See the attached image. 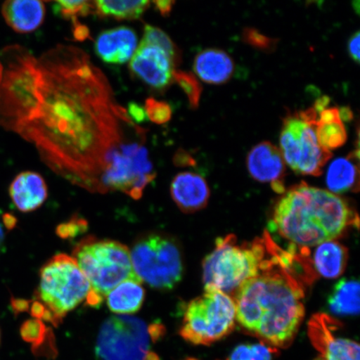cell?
<instances>
[{
  "label": "cell",
  "instance_id": "obj_12",
  "mask_svg": "<svg viewBox=\"0 0 360 360\" xmlns=\"http://www.w3.org/2000/svg\"><path fill=\"white\" fill-rule=\"evenodd\" d=\"M175 65L164 49L141 43L129 63L135 77L155 89H165L173 81Z\"/></svg>",
  "mask_w": 360,
  "mask_h": 360
},
{
  "label": "cell",
  "instance_id": "obj_6",
  "mask_svg": "<svg viewBox=\"0 0 360 360\" xmlns=\"http://www.w3.org/2000/svg\"><path fill=\"white\" fill-rule=\"evenodd\" d=\"M318 112L313 107L290 112L283 120L281 148L285 164L296 174L319 176L332 158L316 136Z\"/></svg>",
  "mask_w": 360,
  "mask_h": 360
},
{
  "label": "cell",
  "instance_id": "obj_27",
  "mask_svg": "<svg viewBox=\"0 0 360 360\" xmlns=\"http://www.w3.org/2000/svg\"><path fill=\"white\" fill-rule=\"evenodd\" d=\"M173 80L179 84V86L186 94L192 109H197L200 105L202 89L196 76L190 73V72L174 70Z\"/></svg>",
  "mask_w": 360,
  "mask_h": 360
},
{
  "label": "cell",
  "instance_id": "obj_41",
  "mask_svg": "<svg viewBox=\"0 0 360 360\" xmlns=\"http://www.w3.org/2000/svg\"><path fill=\"white\" fill-rule=\"evenodd\" d=\"M2 219L4 226H6L8 231H11V229L16 227L18 219L15 215L11 213H6L3 214Z\"/></svg>",
  "mask_w": 360,
  "mask_h": 360
},
{
  "label": "cell",
  "instance_id": "obj_14",
  "mask_svg": "<svg viewBox=\"0 0 360 360\" xmlns=\"http://www.w3.org/2000/svg\"><path fill=\"white\" fill-rule=\"evenodd\" d=\"M138 38L132 29L121 26L103 31L94 43V51L107 64L121 65L131 60Z\"/></svg>",
  "mask_w": 360,
  "mask_h": 360
},
{
  "label": "cell",
  "instance_id": "obj_31",
  "mask_svg": "<svg viewBox=\"0 0 360 360\" xmlns=\"http://www.w3.org/2000/svg\"><path fill=\"white\" fill-rule=\"evenodd\" d=\"M242 39L243 41L250 46L265 52L274 51L278 43L277 39L269 38L254 28H245L243 30Z\"/></svg>",
  "mask_w": 360,
  "mask_h": 360
},
{
  "label": "cell",
  "instance_id": "obj_4",
  "mask_svg": "<svg viewBox=\"0 0 360 360\" xmlns=\"http://www.w3.org/2000/svg\"><path fill=\"white\" fill-rule=\"evenodd\" d=\"M267 253L266 233L241 245L233 235L218 238L214 250L202 261L205 290L236 292L243 283L257 276Z\"/></svg>",
  "mask_w": 360,
  "mask_h": 360
},
{
  "label": "cell",
  "instance_id": "obj_9",
  "mask_svg": "<svg viewBox=\"0 0 360 360\" xmlns=\"http://www.w3.org/2000/svg\"><path fill=\"white\" fill-rule=\"evenodd\" d=\"M91 291L89 283L71 256L60 254L40 269L36 298L62 321L67 313L83 302Z\"/></svg>",
  "mask_w": 360,
  "mask_h": 360
},
{
  "label": "cell",
  "instance_id": "obj_19",
  "mask_svg": "<svg viewBox=\"0 0 360 360\" xmlns=\"http://www.w3.org/2000/svg\"><path fill=\"white\" fill-rule=\"evenodd\" d=\"M314 272L327 278H336L344 273L348 262V250L337 241L319 245L311 257Z\"/></svg>",
  "mask_w": 360,
  "mask_h": 360
},
{
  "label": "cell",
  "instance_id": "obj_44",
  "mask_svg": "<svg viewBox=\"0 0 360 360\" xmlns=\"http://www.w3.org/2000/svg\"><path fill=\"white\" fill-rule=\"evenodd\" d=\"M4 240V232L1 227V224H0V244H1V242Z\"/></svg>",
  "mask_w": 360,
  "mask_h": 360
},
{
  "label": "cell",
  "instance_id": "obj_2",
  "mask_svg": "<svg viewBox=\"0 0 360 360\" xmlns=\"http://www.w3.org/2000/svg\"><path fill=\"white\" fill-rule=\"evenodd\" d=\"M268 253L257 276L236 292V321L248 334L274 348L294 340L304 317V285L294 272L292 256L269 235Z\"/></svg>",
  "mask_w": 360,
  "mask_h": 360
},
{
  "label": "cell",
  "instance_id": "obj_23",
  "mask_svg": "<svg viewBox=\"0 0 360 360\" xmlns=\"http://www.w3.org/2000/svg\"><path fill=\"white\" fill-rule=\"evenodd\" d=\"M328 306L332 313L347 316L359 313V283L355 280H342L336 283Z\"/></svg>",
  "mask_w": 360,
  "mask_h": 360
},
{
  "label": "cell",
  "instance_id": "obj_34",
  "mask_svg": "<svg viewBox=\"0 0 360 360\" xmlns=\"http://www.w3.org/2000/svg\"><path fill=\"white\" fill-rule=\"evenodd\" d=\"M359 31L354 33L349 39L348 52L349 55L357 64L359 63Z\"/></svg>",
  "mask_w": 360,
  "mask_h": 360
},
{
  "label": "cell",
  "instance_id": "obj_16",
  "mask_svg": "<svg viewBox=\"0 0 360 360\" xmlns=\"http://www.w3.org/2000/svg\"><path fill=\"white\" fill-rule=\"evenodd\" d=\"M10 195L13 204L21 212H32L46 200L48 188L41 175L26 171L17 175L13 180Z\"/></svg>",
  "mask_w": 360,
  "mask_h": 360
},
{
  "label": "cell",
  "instance_id": "obj_42",
  "mask_svg": "<svg viewBox=\"0 0 360 360\" xmlns=\"http://www.w3.org/2000/svg\"><path fill=\"white\" fill-rule=\"evenodd\" d=\"M340 115L342 121H349L353 119L352 112L349 108H342L340 109Z\"/></svg>",
  "mask_w": 360,
  "mask_h": 360
},
{
  "label": "cell",
  "instance_id": "obj_1",
  "mask_svg": "<svg viewBox=\"0 0 360 360\" xmlns=\"http://www.w3.org/2000/svg\"><path fill=\"white\" fill-rule=\"evenodd\" d=\"M0 125L36 148L45 165L92 193L119 191L131 181L138 156L129 146L146 130L116 102L102 70L83 49L58 44L36 58L4 49Z\"/></svg>",
  "mask_w": 360,
  "mask_h": 360
},
{
  "label": "cell",
  "instance_id": "obj_15",
  "mask_svg": "<svg viewBox=\"0 0 360 360\" xmlns=\"http://www.w3.org/2000/svg\"><path fill=\"white\" fill-rule=\"evenodd\" d=\"M171 195L184 213H195L208 204L210 191L201 175L192 172L179 173L173 179Z\"/></svg>",
  "mask_w": 360,
  "mask_h": 360
},
{
  "label": "cell",
  "instance_id": "obj_24",
  "mask_svg": "<svg viewBox=\"0 0 360 360\" xmlns=\"http://www.w3.org/2000/svg\"><path fill=\"white\" fill-rule=\"evenodd\" d=\"M151 2L115 1V0H98L94 1L96 13L100 17H112L117 20H135L141 19Z\"/></svg>",
  "mask_w": 360,
  "mask_h": 360
},
{
  "label": "cell",
  "instance_id": "obj_7",
  "mask_svg": "<svg viewBox=\"0 0 360 360\" xmlns=\"http://www.w3.org/2000/svg\"><path fill=\"white\" fill-rule=\"evenodd\" d=\"M135 276L153 289L173 290L182 280V254L174 238L148 233L139 238L130 251Z\"/></svg>",
  "mask_w": 360,
  "mask_h": 360
},
{
  "label": "cell",
  "instance_id": "obj_21",
  "mask_svg": "<svg viewBox=\"0 0 360 360\" xmlns=\"http://www.w3.org/2000/svg\"><path fill=\"white\" fill-rule=\"evenodd\" d=\"M146 299V290L139 278L125 281L107 295L110 311L118 314H134L141 309Z\"/></svg>",
  "mask_w": 360,
  "mask_h": 360
},
{
  "label": "cell",
  "instance_id": "obj_25",
  "mask_svg": "<svg viewBox=\"0 0 360 360\" xmlns=\"http://www.w3.org/2000/svg\"><path fill=\"white\" fill-rule=\"evenodd\" d=\"M141 43L155 45V46L164 49L174 62L175 67H177L181 61L179 49L176 44L172 41V39L165 31L155 26L146 25Z\"/></svg>",
  "mask_w": 360,
  "mask_h": 360
},
{
  "label": "cell",
  "instance_id": "obj_20",
  "mask_svg": "<svg viewBox=\"0 0 360 360\" xmlns=\"http://www.w3.org/2000/svg\"><path fill=\"white\" fill-rule=\"evenodd\" d=\"M359 179V159L353 154L346 158H338L328 166L326 184L328 191L335 195L358 191Z\"/></svg>",
  "mask_w": 360,
  "mask_h": 360
},
{
  "label": "cell",
  "instance_id": "obj_26",
  "mask_svg": "<svg viewBox=\"0 0 360 360\" xmlns=\"http://www.w3.org/2000/svg\"><path fill=\"white\" fill-rule=\"evenodd\" d=\"M53 12L58 16L64 18L75 22H78V17L87 16L89 13H96L94 2L93 1H69V0H61L56 1L53 6Z\"/></svg>",
  "mask_w": 360,
  "mask_h": 360
},
{
  "label": "cell",
  "instance_id": "obj_5",
  "mask_svg": "<svg viewBox=\"0 0 360 360\" xmlns=\"http://www.w3.org/2000/svg\"><path fill=\"white\" fill-rule=\"evenodd\" d=\"M73 258L91 291L103 299L120 283L139 278L134 272L129 250L117 241L85 238L75 248Z\"/></svg>",
  "mask_w": 360,
  "mask_h": 360
},
{
  "label": "cell",
  "instance_id": "obj_32",
  "mask_svg": "<svg viewBox=\"0 0 360 360\" xmlns=\"http://www.w3.org/2000/svg\"><path fill=\"white\" fill-rule=\"evenodd\" d=\"M87 226L86 220L75 217L70 222L60 224L57 228L56 233L58 236L66 240V238H75L79 233L86 231Z\"/></svg>",
  "mask_w": 360,
  "mask_h": 360
},
{
  "label": "cell",
  "instance_id": "obj_13",
  "mask_svg": "<svg viewBox=\"0 0 360 360\" xmlns=\"http://www.w3.org/2000/svg\"><path fill=\"white\" fill-rule=\"evenodd\" d=\"M247 168L252 178L261 183H269L278 193L286 191V164L280 148L264 141L252 148L247 156Z\"/></svg>",
  "mask_w": 360,
  "mask_h": 360
},
{
  "label": "cell",
  "instance_id": "obj_40",
  "mask_svg": "<svg viewBox=\"0 0 360 360\" xmlns=\"http://www.w3.org/2000/svg\"><path fill=\"white\" fill-rule=\"evenodd\" d=\"M148 334H150V339L153 341L159 340L160 336L165 334V327L162 326L160 323H154L150 327H148Z\"/></svg>",
  "mask_w": 360,
  "mask_h": 360
},
{
  "label": "cell",
  "instance_id": "obj_28",
  "mask_svg": "<svg viewBox=\"0 0 360 360\" xmlns=\"http://www.w3.org/2000/svg\"><path fill=\"white\" fill-rule=\"evenodd\" d=\"M274 348L261 342L255 345L238 346L229 356V360H272Z\"/></svg>",
  "mask_w": 360,
  "mask_h": 360
},
{
  "label": "cell",
  "instance_id": "obj_11",
  "mask_svg": "<svg viewBox=\"0 0 360 360\" xmlns=\"http://www.w3.org/2000/svg\"><path fill=\"white\" fill-rule=\"evenodd\" d=\"M340 323L326 314L313 315L309 322V337L319 354L316 360H359V345L338 336Z\"/></svg>",
  "mask_w": 360,
  "mask_h": 360
},
{
  "label": "cell",
  "instance_id": "obj_45",
  "mask_svg": "<svg viewBox=\"0 0 360 360\" xmlns=\"http://www.w3.org/2000/svg\"><path fill=\"white\" fill-rule=\"evenodd\" d=\"M187 360H198V359H188Z\"/></svg>",
  "mask_w": 360,
  "mask_h": 360
},
{
  "label": "cell",
  "instance_id": "obj_30",
  "mask_svg": "<svg viewBox=\"0 0 360 360\" xmlns=\"http://www.w3.org/2000/svg\"><path fill=\"white\" fill-rule=\"evenodd\" d=\"M145 109L148 120L157 124L167 123L172 117V110L169 103L157 101L155 98H147Z\"/></svg>",
  "mask_w": 360,
  "mask_h": 360
},
{
  "label": "cell",
  "instance_id": "obj_10",
  "mask_svg": "<svg viewBox=\"0 0 360 360\" xmlns=\"http://www.w3.org/2000/svg\"><path fill=\"white\" fill-rule=\"evenodd\" d=\"M150 345L145 322L136 317L116 315L103 323L96 352L101 360H160L150 350Z\"/></svg>",
  "mask_w": 360,
  "mask_h": 360
},
{
  "label": "cell",
  "instance_id": "obj_17",
  "mask_svg": "<svg viewBox=\"0 0 360 360\" xmlns=\"http://www.w3.org/2000/svg\"><path fill=\"white\" fill-rule=\"evenodd\" d=\"M193 69L202 82L219 85L231 80L235 71V63L222 49H206L195 58Z\"/></svg>",
  "mask_w": 360,
  "mask_h": 360
},
{
  "label": "cell",
  "instance_id": "obj_33",
  "mask_svg": "<svg viewBox=\"0 0 360 360\" xmlns=\"http://www.w3.org/2000/svg\"><path fill=\"white\" fill-rule=\"evenodd\" d=\"M128 115L130 119L134 120L135 124L146 122L148 117L145 108L139 105V103L131 102L128 105Z\"/></svg>",
  "mask_w": 360,
  "mask_h": 360
},
{
  "label": "cell",
  "instance_id": "obj_35",
  "mask_svg": "<svg viewBox=\"0 0 360 360\" xmlns=\"http://www.w3.org/2000/svg\"><path fill=\"white\" fill-rule=\"evenodd\" d=\"M11 304L13 314L18 315L28 311L30 307L31 301L24 299H17L15 298V297H11Z\"/></svg>",
  "mask_w": 360,
  "mask_h": 360
},
{
  "label": "cell",
  "instance_id": "obj_8",
  "mask_svg": "<svg viewBox=\"0 0 360 360\" xmlns=\"http://www.w3.org/2000/svg\"><path fill=\"white\" fill-rule=\"evenodd\" d=\"M236 322L232 297L221 291L205 290L188 304L179 333L191 344L210 345L231 334Z\"/></svg>",
  "mask_w": 360,
  "mask_h": 360
},
{
  "label": "cell",
  "instance_id": "obj_36",
  "mask_svg": "<svg viewBox=\"0 0 360 360\" xmlns=\"http://www.w3.org/2000/svg\"><path fill=\"white\" fill-rule=\"evenodd\" d=\"M174 163L179 166H191L195 164L193 158L183 150H179L175 153Z\"/></svg>",
  "mask_w": 360,
  "mask_h": 360
},
{
  "label": "cell",
  "instance_id": "obj_18",
  "mask_svg": "<svg viewBox=\"0 0 360 360\" xmlns=\"http://www.w3.org/2000/svg\"><path fill=\"white\" fill-rule=\"evenodd\" d=\"M2 13L7 25L15 32L29 34L43 24L45 6L42 1L15 0L3 4Z\"/></svg>",
  "mask_w": 360,
  "mask_h": 360
},
{
  "label": "cell",
  "instance_id": "obj_37",
  "mask_svg": "<svg viewBox=\"0 0 360 360\" xmlns=\"http://www.w3.org/2000/svg\"><path fill=\"white\" fill-rule=\"evenodd\" d=\"M153 4H155V8L162 15L167 17L171 11H172L175 2L171 1V0H159V1H154Z\"/></svg>",
  "mask_w": 360,
  "mask_h": 360
},
{
  "label": "cell",
  "instance_id": "obj_39",
  "mask_svg": "<svg viewBox=\"0 0 360 360\" xmlns=\"http://www.w3.org/2000/svg\"><path fill=\"white\" fill-rule=\"evenodd\" d=\"M30 308L31 315H32L34 319H42L45 309H46L45 305L39 300L34 301Z\"/></svg>",
  "mask_w": 360,
  "mask_h": 360
},
{
  "label": "cell",
  "instance_id": "obj_3",
  "mask_svg": "<svg viewBox=\"0 0 360 360\" xmlns=\"http://www.w3.org/2000/svg\"><path fill=\"white\" fill-rule=\"evenodd\" d=\"M273 225L291 245L309 249L358 227L359 217L343 198L302 182L283 193L274 207Z\"/></svg>",
  "mask_w": 360,
  "mask_h": 360
},
{
  "label": "cell",
  "instance_id": "obj_22",
  "mask_svg": "<svg viewBox=\"0 0 360 360\" xmlns=\"http://www.w3.org/2000/svg\"><path fill=\"white\" fill-rule=\"evenodd\" d=\"M315 125L319 143L326 150H336L347 141V131L341 120L339 108H326L319 112Z\"/></svg>",
  "mask_w": 360,
  "mask_h": 360
},
{
  "label": "cell",
  "instance_id": "obj_38",
  "mask_svg": "<svg viewBox=\"0 0 360 360\" xmlns=\"http://www.w3.org/2000/svg\"><path fill=\"white\" fill-rule=\"evenodd\" d=\"M74 36L76 39L79 40V41H84V40L89 38V31L87 26L84 25L79 22H75Z\"/></svg>",
  "mask_w": 360,
  "mask_h": 360
},
{
  "label": "cell",
  "instance_id": "obj_29",
  "mask_svg": "<svg viewBox=\"0 0 360 360\" xmlns=\"http://www.w3.org/2000/svg\"><path fill=\"white\" fill-rule=\"evenodd\" d=\"M48 328L40 319H33L25 321L20 327L22 339L37 349L47 338Z\"/></svg>",
  "mask_w": 360,
  "mask_h": 360
},
{
  "label": "cell",
  "instance_id": "obj_43",
  "mask_svg": "<svg viewBox=\"0 0 360 360\" xmlns=\"http://www.w3.org/2000/svg\"><path fill=\"white\" fill-rule=\"evenodd\" d=\"M4 67L1 60H0V87H1V83L3 79Z\"/></svg>",
  "mask_w": 360,
  "mask_h": 360
}]
</instances>
